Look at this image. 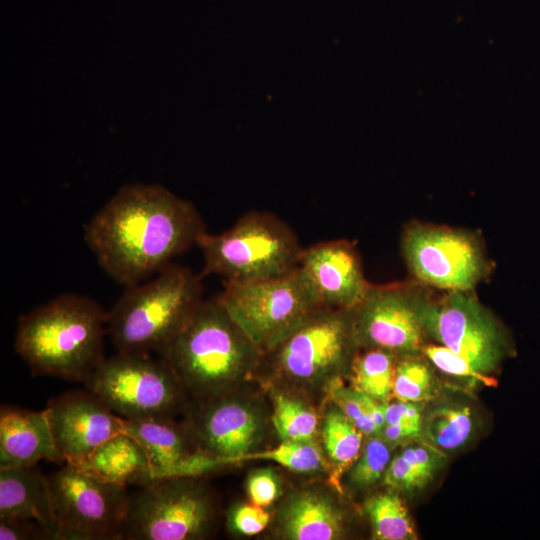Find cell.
Returning <instances> with one entry per match:
<instances>
[{
    "label": "cell",
    "instance_id": "cell-1",
    "mask_svg": "<svg viewBox=\"0 0 540 540\" xmlns=\"http://www.w3.org/2000/svg\"><path fill=\"white\" fill-rule=\"evenodd\" d=\"M206 232L196 206L158 184L121 187L84 225L101 269L128 287L157 274L197 246Z\"/></svg>",
    "mask_w": 540,
    "mask_h": 540
},
{
    "label": "cell",
    "instance_id": "cell-2",
    "mask_svg": "<svg viewBox=\"0 0 540 540\" xmlns=\"http://www.w3.org/2000/svg\"><path fill=\"white\" fill-rule=\"evenodd\" d=\"M106 334L97 301L63 293L19 317L14 349L34 376L84 382L105 358Z\"/></svg>",
    "mask_w": 540,
    "mask_h": 540
},
{
    "label": "cell",
    "instance_id": "cell-3",
    "mask_svg": "<svg viewBox=\"0 0 540 540\" xmlns=\"http://www.w3.org/2000/svg\"><path fill=\"white\" fill-rule=\"evenodd\" d=\"M159 356L198 401L235 391L258 368L262 353L216 298L201 302Z\"/></svg>",
    "mask_w": 540,
    "mask_h": 540
},
{
    "label": "cell",
    "instance_id": "cell-4",
    "mask_svg": "<svg viewBox=\"0 0 540 540\" xmlns=\"http://www.w3.org/2000/svg\"><path fill=\"white\" fill-rule=\"evenodd\" d=\"M202 277L171 262L151 278L125 287L107 311L116 351L160 354L204 300Z\"/></svg>",
    "mask_w": 540,
    "mask_h": 540
},
{
    "label": "cell",
    "instance_id": "cell-5",
    "mask_svg": "<svg viewBox=\"0 0 540 540\" xmlns=\"http://www.w3.org/2000/svg\"><path fill=\"white\" fill-rule=\"evenodd\" d=\"M202 275L225 282H253L286 274L299 265L304 248L293 229L278 216L263 211L242 215L224 232L200 237Z\"/></svg>",
    "mask_w": 540,
    "mask_h": 540
},
{
    "label": "cell",
    "instance_id": "cell-6",
    "mask_svg": "<svg viewBox=\"0 0 540 540\" xmlns=\"http://www.w3.org/2000/svg\"><path fill=\"white\" fill-rule=\"evenodd\" d=\"M123 419L174 418L190 395L170 364L150 353L116 352L83 382Z\"/></svg>",
    "mask_w": 540,
    "mask_h": 540
},
{
    "label": "cell",
    "instance_id": "cell-7",
    "mask_svg": "<svg viewBox=\"0 0 540 540\" xmlns=\"http://www.w3.org/2000/svg\"><path fill=\"white\" fill-rule=\"evenodd\" d=\"M357 350L352 311L321 307L259 364L285 382L314 387L338 379Z\"/></svg>",
    "mask_w": 540,
    "mask_h": 540
},
{
    "label": "cell",
    "instance_id": "cell-8",
    "mask_svg": "<svg viewBox=\"0 0 540 540\" xmlns=\"http://www.w3.org/2000/svg\"><path fill=\"white\" fill-rule=\"evenodd\" d=\"M262 355L321 308L298 267L253 282H225L217 297Z\"/></svg>",
    "mask_w": 540,
    "mask_h": 540
},
{
    "label": "cell",
    "instance_id": "cell-9",
    "mask_svg": "<svg viewBox=\"0 0 540 540\" xmlns=\"http://www.w3.org/2000/svg\"><path fill=\"white\" fill-rule=\"evenodd\" d=\"M195 477L162 478L131 494L122 540H191L210 534L216 504Z\"/></svg>",
    "mask_w": 540,
    "mask_h": 540
},
{
    "label": "cell",
    "instance_id": "cell-10",
    "mask_svg": "<svg viewBox=\"0 0 540 540\" xmlns=\"http://www.w3.org/2000/svg\"><path fill=\"white\" fill-rule=\"evenodd\" d=\"M59 540H122L131 494L68 464L48 476Z\"/></svg>",
    "mask_w": 540,
    "mask_h": 540
},
{
    "label": "cell",
    "instance_id": "cell-11",
    "mask_svg": "<svg viewBox=\"0 0 540 540\" xmlns=\"http://www.w3.org/2000/svg\"><path fill=\"white\" fill-rule=\"evenodd\" d=\"M426 336L466 359L489 377L508 344L495 317L469 291H449L438 300L425 299L421 309Z\"/></svg>",
    "mask_w": 540,
    "mask_h": 540
},
{
    "label": "cell",
    "instance_id": "cell-12",
    "mask_svg": "<svg viewBox=\"0 0 540 540\" xmlns=\"http://www.w3.org/2000/svg\"><path fill=\"white\" fill-rule=\"evenodd\" d=\"M402 250L419 280L448 291H470L487 273L478 239L461 230L411 224L403 233Z\"/></svg>",
    "mask_w": 540,
    "mask_h": 540
},
{
    "label": "cell",
    "instance_id": "cell-13",
    "mask_svg": "<svg viewBox=\"0 0 540 540\" xmlns=\"http://www.w3.org/2000/svg\"><path fill=\"white\" fill-rule=\"evenodd\" d=\"M425 298L406 285H369L352 310L359 348H379L396 355H416L426 336L421 309Z\"/></svg>",
    "mask_w": 540,
    "mask_h": 540
},
{
    "label": "cell",
    "instance_id": "cell-14",
    "mask_svg": "<svg viewBox=\"0 0 540 540\" xmlns=\"http://www.w3.org/2000/svg\"><path fill=\"white\" fill-rule=\"evenodd\" d=\"M185 423L200 449L223 466L243 461L261 440L259 411L233 392L193 401Z\"/></svg>",
    "mask_w": 540,
    "mask_h": 540
},
{
    "label": "cell",
    "instance_id": "cell-15",
    "mask_svg": "<svg viewBox=\"0 0 540 540\" xmlns=\"http://www.w3.org/2000/svg\"><path fill=\"white\" fill-rule=\"evenodd\" d=\"M46 411L59 453L80 465L106 440L124 431L123 418L89 390H71L52 398Z\"/></svg>",
    "mask_w": 540,
    "mask_h": 540
},
{
    "label": "cell",
    "instance_id": "cell-16",
    "mask_svg": "<svg viewBox=\"0 0 540 540\" xmlns=\"http://www.w3.org/2000/svg\"><path fill=\"white\" fill-rule=\"evenodd\" d=\"M298 270L320 307L352 311L370 285L356 248L345 240L304 248Z\"/></svg>",
    "mask_w": 540,
    "mask_h": 540
},
{
    "label": "cell",
    "instance_id": "cell-17",
    "mask_svg": "<svg viewBox=\"0 0 540 540\" xmlns=\"http://www.w3.org/2000/svg\"><path fill=\"white\" fill-rule=\"evenodd\" d=\"M124 431L144 448L155 481L169 477H196L223 467L203 452L189 427L174 418L123 419Z\"/></svg>",
    "mask_w": 540,
    "mask_h": 540
},
{
    "label": "cell",
    "instance_id": "cell-18",
    "mask_svg": "<svg viewBox=\"0 0 540 540\" xmlns=\"http://www.w3.org/2000/svg\"><path fill=\"white\" fill-rule=\"evenodd\" d=\"M66 463L59 453L47 411L4 404L0 408V469Z\"/></svg>",
    "mask_w": 540,
    "mask_h": 540
},
{
    "label": "cell",
    "instance_id": "cell-19",
    "mask_svg": "<svg viewBox=\"0 0 540 540\" xmlns=\"http://www.w3.org/2000/svg\"><path fill=\"white\" fill-rule=\"evenodd\" d=\"M278 523L282 536L291 540H335L346 530L342 508L315 490L292 494L281 508Z\"/></svg>",
    "mask_w": 540,
    "mask_h": 540
},
{
    "label": "cell",
    "instance_id": "cell-20",
    "mask_svg": "<svg viewBox=\"0 0 540 540\" xmlns=\"http://www.w3.org/2000/svg\"><path fill=\"white\" fill-rule=\"evenodd\" d=\"M0 518L33 519L58 534L48 476L36 466L0 469Z\"/></svg>",
    "mask_w": 540,
    "mask_h": 540
},
{
    "label": "cell",
    "instance_id": "cell-21",
    "mask_svg": "<svg viewBox=\"0 0 540 540\" xmlns=\"http://www.w3.org/2000/svg\"><path fill=\"white\" fill-rule=\"evenodd\" d=\"M76 466L124 486L133 484L142 487L155 482L144 448L125 431L106 440Z\"/></svg>",
    "mask_w": 540,
    "mask_h": 540
},
{
    "label": "cell",
    "instance_id": "cell-22",
    "mask_svg": "<svg viewBox=\"0 0 540 540\" xmlns=\"http://www.w3.org/2000/svg\"><path fill=\"white\" fill-rule=\"evenodd\" d=\"M471 406L446 402L433 407L423 418L422 433L440 451H455L465 446L475 431Z\"/></svg>",
    "mask_w": 540,
    "mask_h": 540
},
{
    "label": "cell",
    "instance_id": "cell-23",
    "mask_svg": "<svg viewBox=\"0 0 540 540\" xmlns=\"http://www.w3.org/2000/svg\"><path fill=\"white\" fill-rule=\"evenodd\" d=\"M350 364L354 388L386 403L392 394L396 354L379 348H362Z\"/></svg>",
    "mask_w": 540,
    "mask_h": 540
},
{
    "label": "cell",
    "instance_id": "cell-24",
    "mask_svg": "<svg viewBox=\"0 0 540 540\" xmlns=\"http://www.w3.org/2000/svg\"><path fill=\"white\" fill-rule=\"evenodd\" d=\"M364 511L370 520L374 539H416L412 519L397 493L388 491L372 496L365 502Z\"/></svg>",
    "mask_w": 540,
    "mask_h": 540
},
{
    "label": "cell",
    "instance_id": "cell-25",
    "mask_svg": "<svg viewBox=\"0 0 540 540\" xmlns=\"http://www.w3.org/2000/svg\"><path fill=\"white\" fill-rule=\"evenodd\" d=\"M325 451L339 468L352 465L362 450L363 433L340 409L327 412L322 427Z\"/></svg>",
    "mask_w": 540,
    "mask_h": 540
},
{
    "label": "cell",
    "instance_id": "cell-26",
    "mask_svg": "<svg viewBox=\"0 0 540 540\" xmlns=\"http://www.w3.org/2000/svg\"><path fill=\"white\" fill-rule=\"evenodd\" d=\"M272 422L283 440H312L318 419L314 411L290 395L275 392Z\"/></svg>",
    "mask_w": 540,
    "mask_h": 540
},
{
    "label": "cell",
    "instance_id": "cell-27",
    "mask_svg": "<svg viewBox=\"0 0 540 540\" xmlns=\"http://www.w3.org/2000/svg\"><path fill=\"white\" fill-rule=\"evenodd\" d=\"M270 460L298 473H312L324 466L322 453L312 440H283L273 449L253 451L244 460Z\"/></svg>",
    "mask_w": 540,
    "mask_h": 540
},
{
    "label": "cell",
    "instance_id": "cell-28",
    "mask_svg": "<svg viewBox=\"0 0 540 540\" xmlns=\"http://www.w3.org/2000/svg\"><path fill=\"white\" fill-rule=\"evenodd\" d=\"M414 356H404L396 363L392 394L401 401L419 402L430 398L434 392L429 367Z\"/></svg>",
    "mask_w": 540,
    "mask_h": 540
},
{
    "label": "cell",
    "instance_id": "cell-29",
    "mask_svg": "<svg viewBox=\"0 0 540 540\" xmlns=\"http://www.w3.org/2000/svg\"><path fill=\"white\" fill-rule=\"evenodd\" d=\"M391 461L389 443L372 436L362 447L349 472V483L356 488H366L376 483Z\"/></svg>",
    "mask_w": 540,
    "mask_h": 540
},
{
    "label": "cell",
    "instance_id": "cell-30",
    "mask_svg": "<svg viewBox=\"0 0 540 540\" xmlns=\"http://www.w3.org/2000/svg\"><path fill=\"white\" fill-rule=\"evenodd\" d=\"M332 398L342 413L366 436L380 434L375 423L367 413L361 392L349 389L339 384L331 387Z\"/></svg>",
    "mask_w": 540,
    "mask_h": 540
},
{
    "label": "cell",
    "instance_id": "cell-31",
    "mask_svg": "<svg viewBox=\"0 0 540 540\" xmlns=\"http://www.w3.org/2000/svg\"><path fill=\"white\" fill-rule=\"evenodd\" d=\"M422 352L427 359L441 372L470 381L491 384V379L476 371V369L463 357L445 346L424 345Z\"/></svg>",
    "mask_w": 540,
    "mask_h": 540
},
{
    "label": "cell",
    "instance_id": "cell-32",
    "mask_svg": "<svg viewBox=\"0 0 540 540\" xmlns=\"http://www.w3.org/2000/svg\"><path fill=\"white\" fill-rule=\"evenodd\" d=\"M442 451L427 444H414L402 450V455L412 465L423 488L443 463Z\"/></svg>",
    "mask_w": 540,
    "mask_h": 540
},
{
    "label": "cell",
    "instance_id": "cell-33",
    "mask_svg": "<svg viewBox=\"0 0 540 540\" xmlns=\"http://www.w3.org/2000/svg\"><path fill=\"white\" fill-rule=\"evenodd\" d=\"M1 540H58L57 532L33 519H1Z\"/></svg>",
    "mask_w": 540,
    "mask_h": 540
},
{
    "label": "cell",
    "instance_id": "cell-34",
    "mask_svg": "<svg viewBox=\"0 0 540 540\" xmlns=\"http://www.w3.org/2000/svg\"><path fill=\"white\" fill-rule=\"evenodd\" d=\"M270 515L258 505H238L228 516V525L238 534L253 536L265 529Z\"/></svg>",
    "mask_w": 540,
    "mask_h": 540
},
{
    "label": "cell",
    "instance_id": "cell-35",
    "mask_svg": "<svg viewBox=\"0 0 540 540\" xmlns=\"http://www.w3.org/2000/svg\"><path fill=\"white\" fill-rule=\"evenodd\" d=\"M279 481L270 469L254 471L247 481V492L251 502L265 507L275 501L279 495Z\"/></svg>",
    "mask_w": 540,
    "mask_h": 540
},
{
    "label": "cell",
    "instance_id": "cell-36",
    "mask_svg": "<svg viewBox=\"0 0 540 540\" xmlns=\"http://www.w3.org/2000/svg\"><path fill=\"white\" fill-rule=\"evenodd\" d=\"M384 483L394 490L405 493L422 488L412 465L402 453L390 461L384 473Z\"/></svg>",
    "mask_w": 540,
    "mask_h": 540
},
{
    "label": "cell",
    "instance_id": "cell-37",
    "mask_svg": "<svg viewBox=\"0 0 540 540\" xmlns=\"http://www.w3.org/2000/svg\"><path fill=\"white\" fill-rule=\"evenodd\" d=\"M384 413L386 424H407L422 428L423 416L417 402H386Z\"/></svg>",
    "mask_w": 540,
    "mask_h": 540
},
{
    "label": "cell",
    "instance_id": "cell-38",
    "mask_svg": "<svg viewBox=\"0 0 540 540\" xmlns=\"http://www.w3.org/2000/svg\"><path fill=\"white\" fill-rule=\"evenodd\" d=\"M422 428L407 424H386L381 432L387 443H400L419 437Z\"/></svg>",
    "mask_w": 540,
    "mask_h": 540
}]
</instances>
